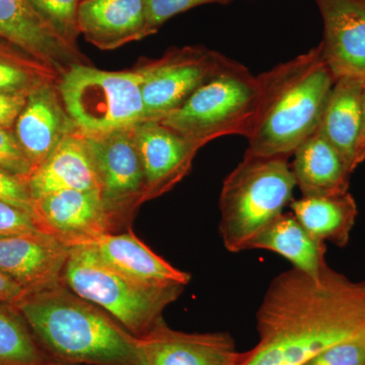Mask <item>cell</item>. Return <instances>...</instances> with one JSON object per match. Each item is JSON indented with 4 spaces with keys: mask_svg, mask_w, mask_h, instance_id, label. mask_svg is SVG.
Segmentation results:
<instances>
[{
    "mask_svg": "<svg viewBox=\"0 0 365 365\" xmlns=\"http://www.w3.org/2000/svg\"><path fill=\"white\" fill-rule=\"evenodd\" d=\"M32 215L41 232L69 249L91 245L120 227L100 189L64 190L34 199Z\"/></svg>",
    "mask_w": 365,
    "mask_h": 365,
    "instance_id": "cell-10",
    "label": "cell"
},
{
    "mask_svg": "<svg viewBox=\"0 0 365 365\" xmlns=\"http://www.w3.org/2000/svg\"><path fill=\"white\" fill-rule=\"evenodd\" d=\"M21 312L45 352L67 364L143 365L138 338L63 283L26 294Z\"/></svg>",
    "mask_w": 365,
    "mask_h": 365,
    "instance_id": "cell-2",
    "label": "cell"
},
{
    "mask_svg": "<svg viewBox=\"0 0 365 365\" xmlns=\"http://www.w3.org/2000/svg\"><path fill=\"white\" fill-rule=\"evenodd\" d=\"M71 249L54 237L37 232L0 237V272L26 294L61 283Z\"/></svg>",
    "mask_w": 365,
    "mask_h": 365,
    "instance_id": "cell-12",
    "label": "cell"
},
{
    "mask_svg": "<svg viewBox=\"0 0 365 365\" xmlns=\"http://www.w3.org/2000/svg\"><path fill=\"white\" fill-rule=\"evenodd\" d=\"M103 262L118 273L145 287H186L191 275L170 265L141 242L130 230L109 232L93 242Z\"/></svg>",
    "mask_w": 365,
    "mask_h": 365,
    "instance_id": "cell-17",
    "label": "cell"
},
{
    "mask_svg": "<svg viewBox=\"0 0 365 365\" xmlns=\"http://www.w3.org/2000/svg\"><path fill=\"white\" fill-rule=\"evenodd\" d=\"M321 13L323 57L336 79L365 76V0H314Z\"/></svg>",
    "mask_w": 365,
    "mask_h": 365,
    "instance_id": "cell-14",
    "label": "cell"
},
{
    "mask_svg": "<svg viewBox=\"0 0 365 365\" xmlns=\"http://www.w3.org/2000/svg\"><path fill=\"white\" fill-rule=\"evenodd\" d=\"M140 74L76 64L60 76L57 90L67 114L83 135L131 128L145 121Z\"/></svg>",
    "mask_w": 365,
    "mask_h": 365,
    "instance_id": "cell-6",
    "label": "cell"
},
{
    "mask_svg": "<svg viewBox=\"0 0 365 365\" xmlns=\"http://www.w3.org/2000/svg\"><path fill=\"white\" fill-rule=\"evenodd\" d=\"M0 40L51 67L59 76L76 64L88 63L78 49L41 20L28 0H0Z\"/></svg>",
    "mask_w": 365,
    "mask_h": 365,
    "instance_id": "cell-15",
    "label": "cell"
},
{
    "mask_svg": "<svg viewBox=\"0 0 365 365\" xmlns=\"http://www.w3.org/2000/svg\"><path fill=\"white\" fill-rule=\"evenodd\" d=\"M79 34L101 50H114L148 37L143 0H83Z\"/></svg>",
    "mask_w": 365,
    "mask_h": 365,
    "instance_id": "cell-18",
    "label": "cell"
},
{
    "mask_svg": "<svg viewBox=\"0 0 365 365\" xmlns=\"http://www.w3.org/2000/svg\"><path fill=\"white\" fill-rule=\"evenodd\" d=\"M40 232L30 211L0 200V237Z\"/></svg>",
    "mask_w": 365,
    "mask_h": 365,
    "instance_id": "cell-30",
    "label": "cell"
},
{
    "mask_svg": "<svg viewBox=\"0 0 365 365\" xmlns=\"http://www.w3.org/2000/svg\"><path fill=\"white\" fill-rule=\"evenodd\" d=\"M292 170L302 196H327L349 192L351 170L339 151L314 132L294 153Z\"/></svg>",
    "mask_w": 365,
    "mask_h": 365,
    "instance_id": "cell-21",
    "label": "cell"
},
{
    "mask_svg": "<svg viewBox=\"0 0 365 365\" xmlns=\"http://www.w3.org/2000/svg\"><path fill=\"white\" fill-rule=\"evenodd\" d=\"M249 250H267L280 255L292 264V268L314 278L329 266L326 242L309 234L292 212H283L269 223Z\"/></svg>",
    "mask_w": 365,
    "mask_h": 365,
    "instance_id": "cell-22",
    "label": "cell"
},
{
    "mask_svg": "<svg viewBox=\"0 0 365 365\" xmlns=\"http://www.w3.org/2000/svg\"><path fill=\"white\" fill-rule=\"evenodd\" d=\"M53 361L21 312L0 302V365H44Z\"/></svg>",
    "mask_w": 365,
    "mask_h": 365,
    "instance_id": "cell-24",
    "label": "cell"
},
{
    "mask_svg": "<svg viewBox=\"0 0 365 365\" xmlns=\"http://www.w3.org/2000/svg\"><path fill=\"white\" fill-rule=\"evenodd\" d=\"M365 162V83L364 93V110H362V126L360 131L359 144H357L356 157H355V168H359Z\"/></svg>",
    "mask_w": 365,
    "mask_h": 365,
    "instance_id": "cell-34",
    "label": "cell"
},
{
    "mask_svg": "<svg viewBox=\"0 0 365 365\" xmlns=\"http://www.w3.org/2000/svg\"><path fill=\"white\" fill-rule=\"evenodd\" d=\"M256 319L258 343L235 365H304L333 346L365 340V280L330 266L317 278L292 268L271 281Z\"/></svg>",
    "mask_w": 365,
    "mask_h": 365,
    "instance_id": "cell-1",
    "label": "cell"
},
{
    "mask_svg": "<svg viewBox=\"0 0 365 365\" xmlns=\"http://www.w3.org/2000/svg\"><path fill=\"white\" fill-rule=\"evenodd\" d=\"M335 81L324 57L294 79L269 108L245 155L289 158L318 129Z\"/></svg>",
    "mask_w": 365,
    "mask_h": 365,
    "instance_id": "cell-7",
    "label": "cell"
},
{
    "mask_svg": "<svg viewBox=\"0 0 365 365\" xmlns=\"http://www.w3.org/2000/svg\"><path fill=\"white\" fill-rule=\"evenodd\" d=\"M289 81V72L281 64L255 76L230 59L181 107L158 122L200 148L222 136L249 139Z\"/></svg>",
    "mask_w": 365,
    "mask_h": 365,
    "instance_id": "cell-3",
    "label": "cell"
},
{
    "mask_svg": "<svg viewBox=\"0 0 365 365\" xmlns=\"http://www.w3.org/2000/svg\"><path fill=\"white\" fill-rule=\"evenodd\" d=\"M230 60L207 48L187 46L139 64L145 121H160L181 107Z\"/></svg>",
    "mask_w": 365,
    "mask_h": 365,
    "instance_id": "cell-8",
    "label": "cell"
},
{
    "mask_svg": "<svg viewBox=\"0 0 365 365\" xmlns=\"http://www.w3.org/2000/svg\"><path fill=\"white\" fill-rule=\"evenodd\" d=\"M44 365H86V364H62V362L55 361V360H53V361L48 362V364H46Z\"/></svg>",
    "mask_w": 365,
    "mask_h": 365,
    "instance_id": "cell-35",
    "label": "cell"
},
{
    "mask_svg": "<svg viewBox=\"0 0 365 365\" xmlns=\"http://www.w3.org/2000/svg\"><path fill=\"white\" fill-rule=\"evenodd\" d=\"M34 170L14 132L0 127V172L26 182Z\"/></svg>",
    "mask_w": 365,
    "mask_h": 365,
    "instance_id": "cell-27",
    "label": "cell"
},
{
    "mask_svg": "<svg viewBox=\"0 0 365 365\" xmlns=\"http://www.w3.org/2000/svg\"><path fill=\"white\" fill-rule=\"evenodd\" d=\"M288 160L245 155L223 182L218 230L230 253L249 251L255 237L294 200L297 182Z\"/></svg>",
    "mask_w": 365,
    "mask_h": 365,
    "instance_id": "cell-4",
    "label": "cell"
},
{
    "mask_svg": "<svg viewBox=\"0 0 365 365\" xmlns=\"http://www.w3.org/2000/svg\"><path fill=\"white\" fill-rule=\"evenodd\" d=\"M83 136L106 204L120 227L128 225L145 193L133 127Z\"/></svg>",
    "mask_w": 365,
    "mask_h": 365,
    "instance_id": "cell-9",
    "label": "cell"
},
{
    "mask_svg": "<svg viewBox=\"0 0 365 365\" xmlns=\"http://www.w3.org/2000/svg\"><path fill=\"white\" fill-rule=\"evenodd\" d=\"M41 20L72 48L78 49V14L81 0H28Z\"/></svg>",
    "mask_w": 365,
    "mask_h": 365,
    "instance_id": "cell-26",
    "label": "cell"
},
{
    "mask_svg": "<svg viewBox=\"0 0 365 365\" xmlns=\"http://www.w3.org/2000/svg\"><path fill=\"white\" fill-rule=\"evenodd\" d=\"M28 95L0 91V127L11 129L25 107Z\"/></svg>",
    "mask_w": 365,
    "mask_h": 365,
    "instance_id": "cell-32",
    "label": "cell"
},
{
    "mask_svg": "<svg viewBox=\"0 0 365 365\" xmlns=\"http://www.w3.org/2000/svg\"><path fill=\"white\" fill-rule=\"evenodd\" d=\"M232 0H143L148 36L170 19L193 7L208 4H227Z\"/></svg>",
    "mask_w": 365,
    "mask_h": 365,
    "instance_id": "cell-28",
    "label": "cell"
},
{
    "mask_svg": "<svg viewBox=\"0 0 365 365\" xmlns=\"http://www.w3.org/2000/svg\"><path fill=\"white\" fill-rule=\"evenodd\" d=\"M76 130L60 98L57 83L48 81L29 93L14 123V133L36 170L64 137Z\"/></svg>",
    "mask_w": 365,
    "mask_h": 365,
    "instance_id": "cell-16",
    "label": "cell"
},
{
    "mask_svg": "<svg viewBox=\"0 0 365 365\" xmlns=\"http://www.w3.org/2000/svg\"><path fill=\"white\" fill-rule=\"evenodd\" d=\"M61 282L111 314L137 338L165 321L163 311L176 302L185 287H153L134 282L103 262L93 245L71 249Z\"/></svg>",
    "mask_w": 365,
    "mask_h": 365,
    "instance_id": "cell-5",
    "label": "cell"
},
{
    "mask_svg": "<svg viewBox=\"0 0 365 365\" xmlns=\"http://www.w3.org/2000/svg\"><path fill=\"white\" fill-rule=\"evenodd\" d=\"M365 365V364H364Z\"/></svg>",
    "mask_w": 365,
    "mask_h": 365,
    "instance_id": "cell-36",
    "label": "cell"
},
{
    "mask_svg": "<svg viewBox=\"0 0 365 365\" xmlns=\"http://www.w3.org/2000/svg\"><path fill=\"white\" fill-rule=\"evenodd\" d=\"M26 186L33 200L64 190L100 189L85 136L76 130L64 137L34 170Z\"/></svg>",
    "mask_w": 365,
    "mask_h": 365,
    "instance_id": "cell-19",
    "label": "cell"
},
{
    "mask_svg": "<svg viewBox=\"0 0 365 365\" xmlns=\"http://www.w3.org/2000/svg\"><path fill=\"white\" fill-rule=\"evenodd\" d=\"M365 76L336 79L317 129L336 148L351 173L362 126Z\"/></svg>",
    "mask_w": 365,
    "mask_h": 365,
    "instance_id": "cell-20",
    "label": "cell"
},
{
    "mask_svg": "<svg viewBox=\"0 0 365 365\" xmlns=\"http://www.w3.org/2000/svg\"><path fill=\"white\" fill-rule=\"evenodd\" d=\"M133 132L143 165L146 202L179 184L201 148L158 121L141 122Z\"/></svg>",
    "mask_w": 365,
    "mask_h": 365,
    "instance_id": "cell-11",
    "label": "cell"
},
{
    "mask_svg": "<svg viewBox=\"0 0 365 365\" xmlns=\"http://www.w3.org/2000/svg\"><path fill=\"white\" fill-rule=\"evenodd\" d=\"M0 200L32 213L33 199L26 182L0 172Z\"/></svg>",
    "mask_w": 365,
    "mask_h": 365,
    "instance_id": "cell-31",
    "label": "cell"
},
{
    "mask_svg": "<svg viewBox=\"0 0 365 365\" xmlns=\"http://www.w3.org/2000/svg\"><path fill=\"white\" fill-rule=\"evenodd\" d=\"M292 212L309 234L324 242L344 248L359 215L349 192L327 196H302L289 204Z\"/></svg>",
    "mask_w": 365,
    "mask_h": 365,
    "instance_id": "cell-23",
    "label": "cell"
},
{
    "mask_svg": "<svg viewBox=\"0 0 365 365\" xmlns=\"http://www.w3.org/2000/svg\"><path fill=\"white\" fill-rule=\"evenodd\" d=\"M138 343L143 365H235L241 353L230 333H185L165 321Z\"/></svg>",
    "mask_w": 365,
    "mask_h": 365,
    "instance_id": "cell-13",
    "label": "cell"
},
{
    "mask_svg": "<svg viewBox=\"0 0 365 365\" xmlns=\"http://www.w3.org/2000/svg\"><path fill=\"white\" fill-rule=\"evenodd\" d=\"M365 340L348 341L319 353L304 365H364Z\"/></svg>",
    "mask_w": 365,
    "mask_h": 365,
    "instance_id": "cell-29",
    "label": "cell"
},
{
    "mask_svg": "<svg viewBox=\"0 0 365 365\" xmlns=\"http://www.w3.org/2000/svg\"><path fill=\"white\" fill-rule=\"evenodd\" d=\"M28 294L14 281L0 272V302L16 307Z\"/></svg>",
    "mask_w": 365,
    "mask_h": 365,
    "instance_id": "cell-33",
    "label": "cell"
},
{
    "mask_svg": "<svg viewBox=\"0 0 365 365\" xmlns=\"http://www.w3.org/2000/svg\"><path fill=\"white\" fill-rule=\"evenodd\" d=\"M60 76L51 67L6 42L0 43V91L29 95Z\"/></svg>",
    "mask_w": 365,
    "mask_h": 365,
    "instance_id": "cell-25",
    "label": "cell"
}]
</instances>
